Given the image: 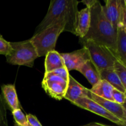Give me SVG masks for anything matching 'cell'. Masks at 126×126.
<instances>
[{
    "instance_id": "1",
    "label": "cell",
    "mask_w": 126,
    "mask_h": 126,
    "mask_svg": "<svg viewBox=\"0 0 126 126\" xmlns=\"http://www.w3.org/2000/svg\"><path fill=\"white\" fill-rule=\"evenodd\" d=\"M79 2L77 0H52L46 15L36 27L34 34L59 22L65 23L64 32L75 34Z\"/></svg>"
},
{
    "instance_id": "2",
    "label": "cell",
    "mask_w": 126,
    "mask_h": 126,
    "mask_svg": "<svg viewBox=\"0 0 126 126\" xmlns=\"http://www.w3.org/2000/svg\"><path fill=\"white\" fill-rule=\"evenodd\" d=\"M91 24L86 35L79 39H91L108 47L115 53L117 30L105 16L100 1L91 9ZM116 54V53H115Z\"/></svg>"
},
{
    "instance_id": "3",
    "label": "cell",
    "mask_w": 126,
    "mask_h": 126,
    "mask_svg": "<svg viewBox=\"0 0 126 126\" xmlns=\"http://www.w3.org/2000/svg\"><path fill=\"white\" fill-rule=\"evenodd\" d=\"M65 27V22H56L39 33L34 34L30 39L35 47L38 57L46 56L49 52L55 50L58 38L64 32Z\"/></svg>"
},
{
    "instance_id": "4",
    "label": "cell",
    "mask_w": 126,
    "mask_h": 126,
    "mask_svg": "<svg viewBox=\"0 0 126 126\" xmlns=\"http://www.w3.org/2000/svg\"><path fill=\"white\" fill-rule=\"evenodd\" d=\"M11 49L6 54V60L10 64L33 67L38 57L35 47L30 39L10 43Z\"/></svg>"
},
{
    "instance_id": "5",
    "label": "cell",
    "mask_w": 126,
    "mask_h": 126,
    "mask_svg": "<svg viewBox=\"0 0 126 126\" xmlns=\"http://www.w3.org/2000/svg\"><path fill=\"white\" fill-rule=\"evenodd\" d=\"M79 42L82 47L88 50L91 60L98 71L113 68L114 62L118 59L115 53L108 47L91 39H79Z\"/></svg>"
},
{
    "instance_id": "6",
    "label": "cell",
    "mask_w": 126,
    "mask_h": 126,
    "mask_svg": "<svg viewBox=\"0 0 126 126\" xmlns=\"http://www.w3.org/2000/svg\"><path fill=\"white\" fill-rule=\"evenodd\" d=\"M105 16L113 27L117 30L118 27L126 25V0H107L102 6Z\"/></svg>"
},
{
    "instance_id": "7",
    "label": "cell",
    "mask_w": 126,
    "mask_h": 126,
    "mask_svg": "<svg viewBox=\"0 0 126 126\" xmlns=\"http://www.w3.org/2000/svg\"><path fill=\"white\" fill-rule=\"evenodd\" d=\"M68 82L64 79L51 74L50 73H45L42 81V87L45 92L52 98L61 100L64 98Z\"/></svg>"
},
{
    "instance_id": "8",
    "label": "cell",
    "mask_w": 126,
    "mask_h": 126,
    "mask_svg": "<svg viewBox=\"0 0 126 126\" xmlns=\"http://www.w3.org/2000/svg\"><path fill=\"white\" fill-rule=\"evenodd\" d=\"M73 104L75 105L77 107H80L82 109L86 110L92 113L99 115L103 118L108 119L113 123L118 124L119 126H126V123H124L120 119H118L113 114L106 110L103 107L100 105L97 102H94L91 98L87 97H83L76 100Z\"/></svg>"
},
{
    "instance_id": "9",
    "label": "cell",
    "mask_w": 126,
    "mask_h": 126,
    "mask_svg": "<svg viewBox=\"0 0 126 126\" xmlns=\"http://www.w3.org/2000/svg\"><path fill=\"white\" fill-rule=\"evenodd\" d=\"M60 55L63 59L65 67L68 71L76 70L86 62L91 60L89 52L84 47L72 52L63 53Z\"/></svg>"
},
{
    "instance_id": "10",
    "label": "cell",
    "mask_w": 126,
    "mask_h": 126,
    "mask_svg": "<svg viewBox=\"0 0 126 126\" xmlns=\"http://www.w3.org/2000/svg\"><path fill=\"white\" fill-rule=\"evenodd\" d=\"M87 97L97 102L100 105L103 107L106 110L111 113L121 121L126 123V110L125 105H123L113 101L108 100L98 97L92 94L89 89H88Z\"/></svg>"
},
{
    "instance_id": "11",
    "label": "cell",
    "mask_w": 126,
    "mask_h": 126,
    "mask_svg": "<svg viewBox=\"0 0 126 126\" xmlns=\"http://www.w3.org/2000/svg\"><path fill=\"white\" fill-rule=\"evenodd\" d=\"M88 89L79 83L72 76L70 75L64 98L73 103L81 97H87Z\"/></svg>"
},
{
    "instance_id": "12",
    "label": "cell",
    "mask_w": 126,
    "mask_h": 126,
    "mask_svg": "<svg viewBox=\"0 0 126 126\" xmlns=\"http://www.w3.org/2000/svg\"><path fill=\"white\" fill-rule=\"evenodd\" d=\"M91 24V9L86 7L78 11L76 20L75 35L83 38L88 32Z\"/></svg>"
},
{
    "instance_id": "13",
    "label": "cell",
    "mask_w": 126,
    "mask_h": 126,
    "mask_svg": "<svg viewBox=\"0 0 126 126\" xmlns=\"http://www.w3.org/2000/svg\"><path fill=\"white\" fill-rule=\"evenodd\" d=\"M115 53L118 60L126 66V25L117 28Z\"/></svg>"
},
{
    "instance_id": "14",
    "label": "cell",
    "mask_w": 126,
    "mask_h": 126,
    "mask_svg": "<svg viewBox=\"0 0 126 126\" xmlns=\"http://www.w3.org/2000/svg\"><path fill=\"white\" fill-rule=\"evenodd\" d=\"M76 70L79 71L86 78L90 84L92 85V87L95 86L101 80L99 71L91 60L86 62Z\"/></svg>"
},
{
    "instance_id": "15",
    "label": "cell",
    "mask_w": 126,
    "mask_h": 126,
    "mask_svg": "<svg viewBox=\"0 0 126 126\" xmlns=\"http://www.w3.org/2000/svg\"><path fill=\"white\" fill-rule=\"evenodd\" d=\"M4 101L12 111L20 108L19 101L14 84H6L1 86Z\"/></svg>"
},
{
    "instance_id": "16",
    "label": "cell",
    "mask_w": 126,
    "mask_h": 126,
    "mask_svg": "<svg viewBox=\"0 0 126 126\" xmlns=\"http://www.w3.org/2000/svg\"><path fill=\"white\" fill-rule=\"evenodd\" d=\"M65 67L63 59L60 53L55 50L49 52L46 55L45 73Z\"/></svg>"
},
{
    "instance_id": "17",
    "label": "cell",
    "mask_w": 126,
    "mask_h": 126,
    "mask_svg": "<svg viewBox=\"0 0 126 126\" xmlns=\"http://www.w3.org/2000/svg\"><path fill=\"white\" fill-rule=\"evenodd\" d=\"M98 71L101 79L105 80L108 82L114 87V89H116L123 93H126V88L123 86V83L115 73L113 68L103 69Z\"/></svg>"
},
{
    "instance_id": "18",
    "label": "cell",
    "mask_w": 126,
    "mask_h": 126,
    "mask_svg": "<svg viewBox=\"0 0 126 126\" xmlns=\"http://www.w3.org/2000/svg\"><path fill=\"white\" fill-rule=\"evenodd\" d=\"M113 89L114 87L111 85L105 80L101 79L95 86H92V89H89V91L98 97L108 100L113 101L112 97Z\"/></svg>"
},
{
    "instance_id": "19",
    "label": "cell",
    "mask_w": 126,
    "mask_h": 126,
    "mask_svg": "<svg viewBox=\"0 0 126 126\" xmlns=\"http://www.w3.org/2000/svg\"><path fill=\"white\" fill-rule=\"evenodd\" d=\"M113 69L123 83V86L126 88V66L117 60L114 62Z\"/></svg>"
},
{
    "instance_id": "20",
    "label": "cell",
    "mask_w": 126,
    "mask_h": 126,
    "mask_svg": "<svg viewBox=\"0 0 126 126\" xmlns=\"http://www.w3.org/2000/svg\"><path fill=\"white\" fill-rule=\"evenodd\" d=\"M16 124L18 126H27L28 124L27 117L20 108L12 111Z\"/></svg>"
},
{
    "instance_id": "21",
    "label": "cell",
    "mask_w": 126,
    "mask_h": 126,
    "mask_svg": "<svg viewBox=\"0 0 126 126\" xmlns=\"http://www.w3.org/2000/svg\"><path fill=\"white\" fill-rule=\"evenodd\" d=\"M0 126H8L5 102L0 94Z\"/></svg>"
},
{
    "instance_id": "22",
    "label": "cell",
    "mask_w": 126,
    "mask_h": 126,
    "mask_svg": "<svg viewBox=\"0 0 126 126\" xmlns=\"http://www.w3.org/2000/svg\"><path fill=\"white\" fill-rule=\"evenodd\" d=\"M113 100L114 102L119 103V104L125 105L126 103V94L114 89L113 91Z\"/></svg>"
},
{
    "instance_id": "23",
    "label": "cell",
    "mask_w": 126,
    "mask_h": 126,
    "mask_svg": "<svg viewBox=\"0 0 126 126\" xmlns=\"http://www.w3.org/2000/svg\"><path fill=\"white\" fill-rule=\"evenodd\" d=\"M11 49L10 42L5 40L2 36H0V55H6Z\"/></svg>"
},
{
    "instance_id": "24",
    "label": "cell",
    "mask_w": 126,
    "mask_h": 126,
    "mask_svg": "<svg viewBox=\"0 0 126 126\" xmlns=\"http://www.w3.org/2000/svg\"><path fill=\"white\" fill-rule=\"evenodd\" d=\"M50 73L51 74L55 75L56 76H58L59 77L62 78L64 79L66 81H68L70 74H69V71H68L66 67H63L61 68L57 69V70H55Z\"/></svg>"
},
{
    "instance_id": "25",
    "label": "cell",
    "mask_w": 126,
    "mask_h": 126,
    "mask_svg": "<svg viewBox=\"0 0 126 126\" xmlns=\"http://www.w3.org/2000/svg\"><path fill=\"white\" fill-rule=\"evenodd\" d=\"M26 117L30 125L32 126H43L35 116L32 114H28L26 116Z\"/></svg>"
},
{
    "instance_id": "26",
    "label": "cell",
    "mask_w": 126,
    "mask_h": 126,
    "mask_svg": "<svg viewBox=\"0 0 126 126\" xmlns=\"http://www.w3.org/2000/svg\"><path fill=\"white\" fill-rule=\"evenodd\" d=\"M97 1L98 0H84V1H82L81 2L86 5V7L91 9L97 2Z\"/></svg>"
},
{
    "instance_id": "27",
    "label": "cell",
    "mask_w": 126,
    "mask_h": 126,
    "mask_svg": "<svg viewBox=\"0 0 126 126\" xmlns=\"http://www.w3.org/2000/svg\"><path fill=\"white\" fill-rule=\"evenodd\" d=\"M81 126H107V125H105V124H101V123H89V124H85V125Z\"/></svg>"
},
{
    "instance_id": "28",
    "label": "cell",
    "mask_w": 126,
    "mask_h": 126,
    "mask_svg": "<svg viewBox=\"0 0 126 126\" xmlns=\"http://www.w3.org/2000/svg\"><path fill=\"white\" fill-rule=\"evenodd\" d=\"M27 126H32L31 125H30L29 124V123H28V124H27Z\"/></svg>"
},
{
    "instance_id": "29",
    "label": "cell",
    "mask_w": 126,
    "mask_h": 126,
    "mask_svg": "<svg viewBox=\"0 0 126 126\" xmlns=\"http://www.w3.org/2000/svg\"><path fill=\"white\" fill-rule=\"evenodd\" d=\"M0 36H1V34H0Z\"/></svg>"
}]
</instances>
